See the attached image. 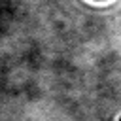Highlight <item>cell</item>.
Wrapping results in <instances>:
<instances>
[{"mask_svg": "<svg viewBox=\"0 0 121 121\" xmlns=\"http://www.w3.org/2000/svg\"><path fill=\"white\" fill-rule=\"evenodd\" d=\"M98 2H102V0H98Z\"/></svg>", "mask_w": 121, "mask_h": 121, "instance_id": "cell-1", "label": "cell"}, {"mask_svg": "<svg viewBox=\"0 0 121 121\" xmlns=\"http://www.w3.org/2000/svg\"><path fill=\"white\" fill-rule=\"evenodd\" d=\"M119 121H121V117H119Z\"/></svg>", "mask_w": 121, "mask_h": 121, "instance_id": "cell-2", "label": "cell"}]
</instances>
